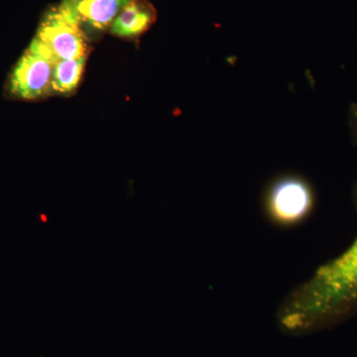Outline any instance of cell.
I'll return each mask as SVG.
<instances>
[{"mask_svg":"<svg viewBox=\"0 0 357 357\" xmlns=\"http://www.w3.org/2000/svg\"><path fill=\"white\" fill-rule=\"evenodd\" d=\"M29 48L54 65L89 55L86 30L69 0H62L45 14Z\"/></svg>","mask_w":357,"mask_h":357,"instance_id":"obj_3","label":"cell"},{"mask_svg":"<svg viewBox=\"0 0 357 357\" xmlns=\"http://www.w3.org/2000/svg\"><path fill=\"white\" fill-rule=\"evenodd\" d=\"M86 59L88 56L63 60L54 66L51 93L58 95H70L74 93L83 76Z\"/></svg>","mask_w":357,"mask_h":357,"instance_id":"obj_7","label":"cell"},{"mask_svg":"<svg viewBox=\"0 0 357 357\" xmlns=\"http://www.w3.org/2000/svg\"><path fill=\"white\" fill-rule=\"evenodd\" d=\"M317 208V192L307 178L298 174L277 176L265 188L263 215L277 229H293L309 222Z\"/></svg>","mask_w":357,"mask_h":357,"instance_id":"obj_2","label":"cell"},{"mask_svg":"<svg viewBox=\"0 0 357 357\" xmlns=\"http://www.w3.org/2000/svg\"><path fill=\"white\" fill-rule=\"evenodd\" d=\"M156 20V11L145 0H128L109 30L115 36L121 38H136L150 29Z\"/></svg>","mask_w":357,"mask_h":357,"instance_id":"obj_5","label":"cell"},{"mask_svg":"<svg viewBox=\"0 0 357 357\" xmlns=\"http://www.w3.org/2000/svg\"><path fill=\"white\" fill-rule=\"evenodd\" d=\"M352 197L357 211V178ZM356 314L357 236L286 298L278 319L288 332L299 333L335 325Z\"/></svg>","mask_w":357,"mask_h":357,"instance_id":"obj_1","label":"cell"},{"mask_svg":"<svg viewBox=\"0 0 357 357\" xmlns=\"http://www.w3.org/2000/svg\"><path fill=\"white\" fill-rule=\"evenodd\" d=\"M53 63L28 47L13 68L8 89L14 98L36 100L51 93Z\"/></svg>","mask_w":357,"mask_h":357,"instance_id":"obj_4","label":"cell"},{"mask_svg":"<svg viewBox=\"0 0 357 357\" xmlns=\"http://www.w3.org/2000/svg\"><path fill=\"white\" fill-rule=\"evenodd\" d=\"M84 29L102 33L109 29L128 0H69Z\"/></svg>","mask_w":357,"mask_h":357,"instance_id":"obj_6","label":"cell"},{"mask_svg":"<svg viewBox=\"0 0 357 357\" xmlns=\"http://www.w3.org/2000/svg\"><path fill=\"white\" fill-rule=\"evenodd\" d=\"M349 126L351 129L352 140L357 145V103H354L349 109Z\"/></svg>","mask_w":357,"mask_h":357,"instance_id":"obj_8","label":"cell"}]
</instances>
